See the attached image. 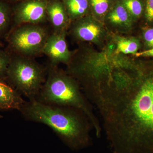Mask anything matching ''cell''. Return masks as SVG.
Masks as SVG:
<instances>
[{
  "mask_svg": "<svg viewBox=\"0 0 153 153\" xmlns=\"http://www.w3.org/2000/svg\"><path fill=\"white\" fill-rule=\"evenodd\" d=\"M94 104L114 153H153V68L115 78Z\"/></svg>",
  "mask_w": 153,
  "mask_h": 153,
  "instance_id": "6da1fadb",
  "label": "cell"
},
{
  "mask_svg": "<svg viewBox=\"0 0 153 153\" xmlns=\"http://www.w3.org/2000/svg\"><path fill=\"white\" fill-rule=\"evenodd\" d=\"M20 112L26 119L43 124L52 129L66 146L78 151L92 144L89 119L79 110L28 100Z\"/></svg>",
  "mask_w": 153,
  "mask_h": 153,
  "instance_id": "7a4b0ae2",
  "label": "cell"
},
{
  "mask_svg": "<svg viewBox=\"0 0 153 153\" xmlns=\"http://www.w3.org/2000/svg\"><path fill=\"white\" fill-rule=\"evenodd\" d=\"M36 100L46 104L81 111L89 119L96 136H101V124L91 102L81 91L76 81L57 66L49 67L45 82Z\"/></svg>",
  "mask_w": 153,
  "mask_h": 153,
  "instance_id": "3957f363",
  "label": "cell"
},
{
  "mask_svg": "<svg viewBox=\"0 0 153 153\" xmlns=\"http://www.w3.org/2000/svg\"><path fill=\"white\" fill-rule=\"evenodd\" d=\"M47 74L45 68L36 61L20 55L12 58L6 76L19 93L32 100L38 97Z\"/></svg>",
  "mask_w": 153,
  "mask_h": 153,
  "instance_id": "277c9868",
  "label": "cell"
},
{
  "mask_svg": "<svg viewBox=\"0 0 153 153\" xmlns=\"http://www.w3.org/2000/svg\"><path fill=\"white\" fill-rule=\"evenodd\" d=\"M47 30L39 25H20L9 37L12 48L20 55L30 57L42 52L48 36Z\"/></svg>",
  "mask_w": 153,
  "mask_h": 153,
  "instance_id": "5b68a950",
  "label": "cell"
},
{
  "mask_svg": "<svg viewBox=\"0 0 153 153\" xmlns=\"http://www.w3.org/2000/svg\"><path fill=\"white\" fill-rule=\"evenodd\" d=\"M47 0H26L14 8V21L18 26L39 25L47 18Z\"/></svg>",
  "mask_w": 153,
  "mask_h": 153,
  "instance_id": "8992f818",
  "label": "cell"
},
{
  "mask_svg": "<svg viewBox=\"0 0 153 153\" xmlns=\"http://www.w3.org/2000/svg\"><path fill=\"white\" fill-rule=\"evenodd\" d=\"M49 57L52 66H56L58 63H66L70 59L65 33H54L48 36L42 52Z\"/></svg>",
  "mask_w": 153,
  "mask_h": 153,
  "instance_id": "52a82bcc",
  "label": "cell"
},
{
  "mask_svg": "<svg viewBox=\"0 0 153 153\" xmlns=\"http://www.w3.org/2000/svg\"><path fill=\"white\" fill-rule=\"evenodd\" d=\"M26 102L13 86L0 79V110L21 111Z\"/></svg>",
  "mask_w": 153,
  "mask_h": 153,
  "instance_id": "ba28073f",
  "label": "cell"
},
{
  "mask_svg": "<svg viewBox=\"0 0 153 153\" xmlns=\"http://www.w3.org/2000/svg\"><path fill=\"white\" fill-rule=\"evenodd\" d=\"M47 14L55 30V33H64L68 18L63 3L59 0L49 1L47 5Z\"/></svg>",
  "mask_w": 153,
  "mask_h": 153,
  "instance_id": "9c48e42d",
  "label": "cell"
},
{
  "mask_svg": "<svg viewBox=\"0 0 153 153\" xmlns=\"http://www.w3.org/2000/svg\"><path fill=\"white\" fill-rule=\"evenodd\" d=\"M74 33L76 37L82 41H92L100 35L101 29L93 22L84 20L78 22L74 27Z\"/></svg>",
  "mask_w": 153,
  "mask_h": 153,
  "instance_id": "30bf717a",
  "label": "cell"
},
{
  "mask_svg": "<svg viewBox=\"0 0 153 153\" xmlns=\"http://www.w3.org/2000/svg\"><path fill=\"white\" fill-rule=\"evenodd\" d=\"M67 14L71 19L79 18L85 15L89 6L88 0H62Z\"/></svg>",
  "mask_w": 153,
  "mask_h": 153,
  "instance_id": "8fae6325",
  "label": "cell"
},
{
  "mask_svg": "<svg viewBox=\"0 0 153 153\" xmlns=\"http://www.w3.org/2000/svg\"><path fill=\"white\" fill-rule=\"evenodd\" d=\"M131 15L123 4H117L108 15L111 23L116 25L126 24L130 21Z\"/></svg>",
  "mask_w": 153,
  "mask_h": 153,
  "instance_id": "7c38bea8",
  "label": "cell"
},
{
  "mask_svg": "<svg viewBox=\"0 0 153 153\" xmlns=\"http://www.w3.org/2000/svg\"><path fill=\"white\" fill-rule=\"evenodd\" d=\"M117 49L125 54H135L139 49V44L133 39H123L117 43Z\"/></svg>",
  "mask_w": 153,
  "mask_h": 153,
  "instance_id": "4fadbf2b",
  "label": "cell"
},
{
  "mask_svg": "<svg viewBox=\"0 0 153 153\" xmlns=\"http://www.w3.org/2000/svg\"><path fill=\"white\" fill-rule=\"evenodd\" d=\"M123 4L131 16L137 18L142 14L143 6L140 0H123Z\"/></svg>",
  "mask_w": 153,
  "mask_h": 153,
  "instance_id": "5bb4252c",
  "label": "cell"
},
{
  "mask_svg": "<svg viewBox=\"0 0 153 153\" xmlns=\"http://www.w3.org/2000/svg\"><path fill=\"white\" fill-rule=\"evenodd\" d=\"M11 11L8 5L0 1V33L7 27L10 20Z\"/></svg>",
  "mask_w": 153,
  "mask_h": 153,
  "instance_id": "9a60e30c",
  "label": "cell"
},
{
  "mask_svg": "<svg viewBox=\"0 0 153 153\" xmlns=\"http://www.w3.org/2000/svg\"><path fill=\"white\" fill-rule=\"evenodd\" d=\"M94 11L99 16H102L109 8L110 0H89Z\"/></svg>",
  "mask_w": 153,
  "mask_h": 153,
  "instance_id": "2e32d148",
  "label": "cell"
},
{
  "mask_svg": "<svg viewBox=\"0 0 153 153\" xmlns=\"http://www.w3.org/2000/svg\"><path fill=\"white\" fill-rule=\"evenodd\" d=\"M12 58L7 52L0 49V78L6 76Z\"/></svg>",
  "mask_w": 153,
  "mask_h": 153,
  "instance_id": "e0dca14e",
  "label": "cell"
},
{
  "mask_svg": "<svg viewBox=\"0 0 153 153\" xmlns=\"http://www.w3.org/2000/svg\"><path fill=\"white\" fill-rule=\"evenodd\" d=\"M146 16L149 22H153V0H146Z\"/></svg>",
  "mask_w": 153,
  "mask_h": 153,
  "instance_id": "ac0fdd59",
  "label": "cell"
},
{
  "mask_svg": "<svg viewBox=\"0 0 153 153\" xmlns=\"http://www.w3.org/2000/svg\"><path fill=\"white\" fill-rule=\"evenodd\" d=\"M144 38L149 47H153V28L148 29L144 34Z\"/></svg>",
  "mask_w": 153,
  "mask_h": 153,
  "instance_id": "d6986e66",
  "label": "cell"
},
{
  "mask_svg": "<svg viewBox=\"0 0 153 153\" xmlns=\"http://www.w3.org/2000/svg\"><path fill=\"white\" fill-rule=\"evenodd\" d=\"M134 55L137 57H153V47L143 52H137Z\"/></svg>",
  "mask_w": 153,
  "mask_h": 153,
  "instance_id": "ffe728a7",
  "label": "cell"
},
{
  "mask_svg": "<svg viewBox=\"0 0 153 153\" xmlns=\"http://www.w3.org/2000/svg\"><path fill=\"white\" fill-rule=\"evenodd\" d=\"M8 1H20V0H8Z\"/></svg>",
  "mask_w": 153,
  "mask_h": 153,
  "instance_id": "44dd1931",
  "label": "cell"
},
{
  "mask_svg": "<svg viewBox=\"0 0 153 153\" xmlns=\"http://www.w3.org/2000/svg\"><path fill=\"white\" fill-rule=\"evenodd\" d=\"M0 48H1V44H0Z\"/></svg>",
  "mask_w": 153,
  "mask_h": 153,
  "instance_id": "7402d4cb",
  "label": "cell"
}]
</instances>
